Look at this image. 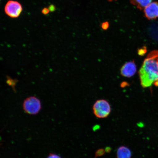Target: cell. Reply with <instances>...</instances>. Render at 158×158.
Here are the masks:
<instances>
[{
    "mask_svg": "<svg viewBox=\"0 0 158 158\" xmlns=\"http://www.w3.org/2000/svg\"><path fill=\"white\" fill-rule=\"evenodd\" d=\"M141 86L144 88L153 84L158 86V50H153L148 55L139 71Z\"/></svg>",
    "mask_w": 158,
    "mask_h": 158,
    "instance_id": "1",
    "label": "cell"
},
{
    "mask_svg": "<svg viewBox=\"0 0 158 158\" xmlns=\"http://www.w3.org/2000/svg\"><path fill=\"white\" fill-rule=\"evenodd\" d=\"M23 108L26 113L34 115L39 113L41 108L40 100L35 96L27 98L23 101Z\"/></svg>",
    "mask_w": 158,
    "mask_h": 158,
    "instance_id": "2",
    "label": "cell"
},
{
    "mask_svg": "<svg viewBox=\"0 0 158 158\" xmlns=\"http://www.w3.org/2000/svg\"><path fill=\"white\" fill-rule=\"evenodd\" d=\"M93 111L96 117L104 118L109 115L111 111V108L110 104L106 100H98L94 105Z\"/></svg>",
    "mask_w": 158,
    "mask_h": 158,
    "instance_id": "3",
    "label": "cell"
},
{
    "mask_svg": "<svg viewBox=\"0 0 158 158\" xmlns=\"http://www.w3.org/2000/svg\"><path fill=\"white\" fill-rule=\"evenodd\" d=\"M22 6L17 1L10 0L6 4L5 12L6 15L11 18L19 17L22 12Z\"/></svg>",
    "mask_w": 158,
    "mask_h": 158,
    "instance_id": "4",
    "label": "cell"
},
{
    "mask_svg": "<svg viewBox=\"0 0 158 158\" xmlns=\"http://www.w3.org/2000/svg\"><path fill=\"white\" fill-rule=\"evenodd\" d=\"M145 16L149 20L155 19L158 18V2H153L144 9Z\"/></svg>",
    "mask_w": 158,
    "mask_h": 158,
    "instance_id": "5",
    "label": "cell"
},
{
    "mask_svg": "<svg viewBox=\"0 0 158 158\" xmlns=\"http://www.w3.org/2000/svg\"><path fill=\"white\" fill-rule=\"evenodd\" d=\"M137 71V67L133 61H130L124 64L120 70L122 76L130 78L134 76Z\"/></svg>",
    "mask_w": 158,
    "mask_h": 158,
    "instance_id": "6",
    "label": "cell"
},
{
    "mask_svg": "<svg viewBox=\"0 0 158 158\" xmlns=\"http://www.w3.org/2000/svg\"><path fill=\"white\" fill-rule=\"evenodd\" d=\"M131 152L128 147L122 146L118 148L117 158H131Z\"/></svg>",
    "mask_w": 158,
    "mask_h": 158,
    "instance_id": "7",
    "label": "cell"
},
{
    "mask_svg": "<svg viewBox=\"0 0 158 158\" xmlns=\"http://www.w3.org/2000/svg\"><path fill=\"white\" fill-rule=\"evenodd\" d=\"M152 0H130V2L137 7L138 9L142 10L152 3Z\"/></svg>",
    "mask_w": 158,
    "mask_h": 158,
    "instance_id": "8",
    "label": "cell"
},
{
    "mask_svg": "<svg viewBox=\"0 0 158 158\" xmlns=\"http://www.w3.org/2000/svg\"><path fill=\"white\" fill-rule=\"evenodd\" d=\"M17 82V80H13V79L10 78L9 77L7 78V83L10 86L12 87L13 89L15 88V86Z\"/></svg>",
    "mask_w": 158,
    "mask_h": 158,
    "instance_id": "9",
    "label": "cell"
},
{
    "mask_svg": "<svg viewBox=\"0 0 158 158\" xmlns=\"http://www.w3.org/2000/svg\"><path fill=\"white\" fill-rule=\"evenodd\" d=\"M47 158H62L60 156L57 154L54 153H51L49 155Z\"/></svg>",
    "mask_w": 158,
    "mask_h": 158,
    "instance_id": "10",
    "label": "cell"
},
{
    "mask_svg": "<svg viewBox=\"0 0 158 158\" xmlns=\"http://www.w3.org/2000/svg\"><path fill=\"white\" fill-rule=\"evenodd\" d=\"M102 27L103 29H107L109 27V23L107 22H105L102 23Z\"/></svg>",
    "mask_w": 158,
    "mask_h": 158,
    "instance_id": "11",
    "label": "cell"
},
{
    "mask_svg": "<svg viewBox=\"0 0 158 158\" xmlns=\"http://www.w3.org/2000/svg\"><path fill=\"white\" fill-rule=\"evenodd\" d=\"M49 12H50V11H49L48 8L46 7L44 8V9H42V11H41V12L44 15H48L49 13Z\"/></svg>",
    "mask_w": 158,
    "mask_h": 158,
    "instance_id": "12",
    "label": "cell"
},
{
    "mask_svg": "<svg viewBox=\"0 0 158 158\" xmlns=\"http://www.w3.org/2000/svg\"><path fill=\"white\" fill-rule=\"evenodd\" d=\"M48 8L49 11H50V12H54L55 10H56V7H55L54 5H53L49 6Z\"/></svg>",
    "mask_w": 158,
    "mask_h": 158,
    "instance_id": "13",
    "label": "cell"
},
{
    "mask_svg": "<svg viewBox=\"0 0 158 158\" xmlns=\"http://www.w3.org/2000/svg\"><path fill=\"white\" fill-rule=\"evenodd\" d=\"M109 1H116V0H108Z\"/></svg>",
    "mask_w": 158,
    "mask_h": 158,
    "instance_id": "14",
    "label": "cell"
}]
</instances>
